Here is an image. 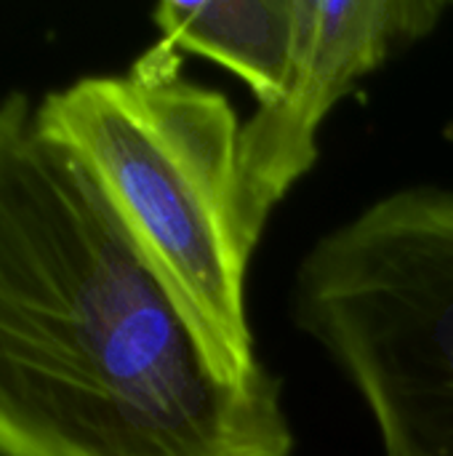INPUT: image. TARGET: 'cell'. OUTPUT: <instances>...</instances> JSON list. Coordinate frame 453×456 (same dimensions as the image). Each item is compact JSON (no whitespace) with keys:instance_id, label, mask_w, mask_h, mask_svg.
Returning <instances> with one entry per match:
<instances>
[{"instance_id":"1","label":"cell","mask_w":453,"mask_h":456,"mask_svg":"<svg viewBox=\"0 0 453 456\" xmlns=\"http://www.w3.org/2000/svg\"><path fill=\"white\" fill-rule=\"evenodd\" d=\"M283 387L230 379L91 168L0 99V456H291Z\"/></svg>"},{"instance_id":"2","label":"cell","mask_w":453,"mask_h":456,"mask_svg":"<svg viewBox=\"0 0 453 456\" xmlns=\"http://www.w3.org/2000/svg\"><path fill=\"white\" fill-rule=\"evenodd\" d=\"M37 115L99 179L219 369L235 382L267 374L246 313L259 243L243 216V123L230 99L184 77L182 53L158 40L125 75L80 77Z\"/></svg>"},{"instance_id":"3","label":"cell","mask_w":453,"mask_h":456,"mask_svg":"<svg viewBox=\"0 0 453 456\" xmlns=\"http://www.w3.org/2000/svg\"><path fill=\"white\" fill-rule=\"evenodd\" d=\"M294 321L360 395L382 456H453V190L390 192L323 235Z\"/></svg>"},{"instance_id":"4","label":"cell","mask_w":453,"mask_h":456,"mask_svg":"<svg viewBox=\"0 0 453 456\" xmlns=\"http://www.w3.org/2000/svg\"><path fill=\"white\" fill-rule=\"evenodd\" d=\"M449 8L438 0H296L286 88L240 128L243 216L256 243L278 203L315 166L318 134L339 99L430 35Z\"/></svg>"},{"instance_id":"5","label":"cell","mask_w":453,"mask_h":456,"mask_svg":"<svg viewBox=\"0 0 453 456\" xmlns=\"http://www.w3.org/2000/svg\"><path fill=\"white\" fill-rule=\"evenodd\" d=\"M152 21L174 51L238 75L259 107L280 99L296 48V0H166Z\"/></svg>"}]
</instances>
